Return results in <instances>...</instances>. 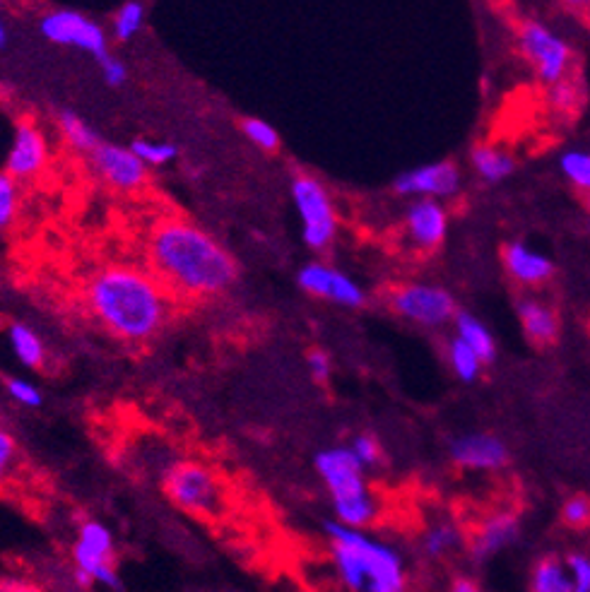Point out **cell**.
<instances>
[{
    "label": "cell",
    "mask_w": 590,
    "mask_h": 592,
    "mask_svg": "<svg viewBox=\"0 0 590 592\" xmlns=\"http://www.w3.org/2000/svg\"><path fill=\"white\" fill-rule=\"evenodd\" d=\"M388 301L400 318L424 325V328H439V325H446L456 318V299L451 292H446L444 287H436V284H400L388 296Z\"/></svg>",
    "instance_id": "10"
},
{
    "label": "cell",
    "mask_w": 590,
    "mask_h": 592,
    "mask_svg": "<svg viewBox=\"0 0 590 592\" xmlns=\"http://www.w3.org/2000/svg\"><path fill=\"white\" fill-rule=\"evenodd\" d=\"M306 366H309L311 378L318 383H326L330 374H333V359L323 349H311L309 357H306Z\"/></svg>",
    "instance_id": "37"
},
{
    "label": "cell",
    "mask_w": 590,
    "mask_h": 592,
    "mask_svg": "<svg viewBox=\"0 0 590 592\" xmlns=\"http://www.w3.org/2000/svg\"><path fill=\"white\" fill-rule=\"evenodd\" d=\"M518 532H521V525H518V518L513 513L492 515L477 530L475 542H472V556L475 559H489V556L516 542Z\"/></svg>",
    "instance_id": "18"
},
{
    "label": "cell",
    "mask_w": 590,
    "mask_h": 592,
    "mask_svg": "<svg viewBox=\"0 0 590 592\" xmlns=\"http://www.w3.org/2000/svg\"><path fill=\"white\" fill-rule=\"evenodd\" d=\"M8 337L10 352L15 354V359L20 361L27 369H41L46 364V345L44 337H41L32 325L27 323H13L5 330Z\"/></svg>",
    "instance_id": "20"
},
{
    "label": "cell",
    "mask_w": 590,
    "mask_h": 592,
    "mask_svg": "<svg viewBox=\"0 0 590 592\" xmlns=\"http://www.w3.org/2000/svg\"><path fill=\"white\" fill-rule=\"evenodd\" d=\"M17 465H20V446H17L13 431L0 424V489L15 475Z\"/></svg>",
    "instance_id": "31"
},
{
    "label": "cell",
    "mask_w": 590,
    "mask_h": 592,
    "mask_svg": "<svg viewBox=\"0 0 590 592\" xmlns=\"http://www.w3.org/2000/svg\"><path fill=\"white\" fill-rule=\"evenodd\" d=\"M5 44H8V27H5L3 15H0V49H3Z\"/></svg>",
    "instance_id": "41"
},
{
    "label": "cell",
    "mask_w": 590,
    "mask_h": 592,
    "mask_svg": "<svg viewBox=\"0 0 590 592\" xmlns=\"http://www.w3.org/2000/svg\"><path fill=\"white\" fill-rule=\"evenodd\" d=\"M350 451L354 453V458L359 460V465H362L364 470H367V467L379 465V460H381V446L371 434L354 436L352 443H350Z\"/></svg>",
    "instance_id": "35"
},
{
    "label": "cell",
    "mask_w": 590,
    "mask_h": 592,
    "mask_svg": "<svg viewBox=\"0 0 590 592\" xmlns=\"http://www.w3.org/2000/svg\"><path fill=\"white\" fill-rule=\"evenodd\" d=\"M241 130H244L246 140H249L251 145H256L258 150L275 152L277 147H280V133H277L273 123L263 121V118L246 116L244 121H241Z\"/></svg>",
    "instance_id": "28"
},
{
    "label": "cell",
    "mask_w": 590,
    "mask_h": 592,
    "mask_svg": "<svg viewBox=\"0 0 590 592\" xmlns=\"http://www.w3.org/2000/svg\"><path fill=\"white\" fill-rule=\"evenodd\" d=\"M533 590L535 592H571L574 590V585H571V578L566 576L562 564H557L554 559H545L538 568H535Z\"/></svg>",
    "instance_id": "27"
},
{
    "label": "cell",
    "mask_w": 590,
    "mask_h": 592,
    "mask_svg": "<svg viewBox=\"0 0 590 592\" xmlns=\"http://www.w3.org/2000/svg\"><path fill=\"white\" fill-rule=\"evenodd\" d=\"M470 164L487 183H499L509 179L513 169H516V159H513L506 150H501V147L489 145V142H482V145L472 147Z\"/></svg>",
    "instance_id": "21"
},
{
    "label": "cell",
    "mask_w": 590,
    "mask_h": 592,
    "mask_svg": "<svg viewBox=\"0 0 590 592\" xmlns=\"http://www.w3.org/2000/svg\"><path fill=\"white\" fill-rule=\"evenodd\" d=\"M451 458L470 470H499L509 460V448L499 436L465 434L451 443Z\"/></svg>",
    "instance_id": "16"
},
{
    "label": "cell",
    "mask_w": 590,
    "mask_h": 592,
    "mask_svg": "<svg viewBox=\"0 0 590 592\" xmlns=\"http://www.w3.org/2000/svg\"><path fill=\"white\" fill-rule=\"evenodd\" d=\"M99 73H102V80L109 87H121V85H126V80H128L126 63L116 56H106L104 61H99Z\"/></svg>",
    "instance_id": "36"
},
{
    "label": "cell",
    "mask_w": 590,
    "mask_h": 592,
    "mask_svg": "<svg viewBox=\"0 0 590 592\" xmlns=\"http://www.w3.org/2000/svg\"><path fill=\"white\" fill-rule=\"evenodd\" d=\"M314 467L330 494L335 523L354 530H364L374 523L379 503L369 491L364 467L354 458L350 446L326 448L314 458Z\"/></svg>",
    "instance_id": "4"
},
{
    "label": "cell",
    "mask_w": 590,
    "mask_h": 592,
    "mask_svg": "<svg viewBox=\"0 0 590 592\" xmlns=\"http://www.w3.org/2000/svg\"><path fill=\"white\" fill-rule=\"evenodd\" d=\"M405 234L412 246L434 251L448 234V212L439 200H412L405 210Z\"/></svg>",
    "instance_id": "15"
},
{
    "label": "cell",
    "mask_w": 590,
    "mask_h": 592,
    "mask_svg": "<svg viewBox=\"0 0 590 592\" xmlns=\"http://www.w3.org/2000/svg\"><path fill=\"white\" fill-rule=\"evenodd\" d=\"M167 499L184 513L212 518L222 508V484L208 465L198 460H176L164 470Z\"/></svg>",
    "instance_id": "5"
},
{
    "label": "cell",
    "mask_w": 590,
    "mask_h": 592,
    "mask_svg": "<svg viewBox=\"0 0 590 592\" xmlns=\"http://www.w3.org/2000/svg\"><path fill=\"white\" fill-rule=\"evenodd\" d=\"M39 34L46 41L56 46H68V49H78L87 56L104 61L109 53V34L92 20L90 15L80 13L73 8H56L41 15L39 20Z\"/></svg>",
    "instance_id": "9"
},
{
    "label": "cell",
    "mask_w": 590,
    "mask_h": 592,
    "mask_svg": "<svg viewBox=\"0 0 590 592\" xmlns=\"http://www.w3.org/2000/svg\"><path fill=\"white\" fill-rule=\"evenodd\" d=\"M518 318L528 335L530 342L547 347L557 340L559 335V318L550 306L542 304L538 299H523L518 301Z\"/></svg>",
    "instance_id": "19"
},
{
    "label": "cell",
    "mask_w": 590,
    "mask_h": 592,
    "mask_svg": "<svg viewBox=\"0 0 590 592\" xmlns=\"http://www.w3.org/2000/svg\"><path fill=\"white\" fill-rule=\"evenodd\" d=\"M5 390L20 407H27V410H37V407L44 405V393L37 383H32L29 378L13 376L5 381Z\"/></svg>",
    "instance_id": "33"
},
{
    "label": "cell",
    "mask_w": 590,
    "mask_h": 592,
    "mask_svg": "<svg viewBox=\"0 0 590 592\" xmlns=\"http://www.w3.org/2000/svg\"><path fill=\"white\" fill-rule=\"evenodd\" d=\"M518 51L523 53L538 80L545 82L547 87L569 78L571 58H574L571 46L542 22H521V27H518Z\"/></svg>",
    "instance_id": "8"
},
{
    "label": "cell",
    "mask_w": 590,
    "mask_h": 592,
    "mask_svg": "<svg viewBox=\"0 0 590 592\" xmlns=\"http://www.w3.org/2000/svg\"><path fill=\"white\" fill-rule=\"evenodd\" d=\"M504 268L509 272L513 282L525 284V287H533V284L547 282L554 275V263L545 253L533 251L530 246L521 244V241H513L504 248Z\"/></svg>",
    "instance_id": "17"
},
{
    "label": "cell",
    "mask_w": 590,
    "mask_h": 592,
    "mask_svg": "<svg viewBox=\"0 0 590 592\" xmlns=\"http://www.w3.org/2000/svg\"><path fill=\"white\" fill-rule=\"evenodd\" d=\"M395 193L417 200H444L460 191V169L453 162H434L400 174L393 183Z\"/></svg>",
    "instance_id": "14"
},
{
    "label": "cell",
    "mask_w": 590,
    "mask_h": 592,
    "mask_svg": "<svg viewBox=\"0 0 590 592\" xmlns=\"http://www.w3.org/2000/svg\"><path fill=\"white\" fill-rule=\"evenodd\" d=\"M460 535L453 525H434L432 530L424 535V552H427L432 559H439L446 552H451L453 547H458Z\"/></svg>",
    "instance_id": "34"
},
{
    "label": "cell",
    "mask_w": 590,
    "mask_h": 592,
    "mask_svg": "<svg viewBox=\"0 0 590 592\" xmlns=\"http://www.w3.org/2000/svg\"><path fill=\"white\" fill-rule=\"evenodd\" d=\"M564 520L574 528L590 523V499L586 496H574L564 503Z\"/></svg>",
    "instance_id": "38"
},
{
    "label": "cell",
    "mask_w": 590,
    "mask_h": 592,
    "mask_svg": "<svg viewBox=\"0 0 590 592\" xmlns=\"http://www.w3.org/2000/svg\"><path fill=\"white\" fill-rule=\"evenodd\" d=\"M456 337L463 345H468L472 352L480 357L482 364H489L497 357V342L494 335L489 333V328L482 321H477L470 313H456Z\"/></svg>",
    "instance_id": "23"
},
{
    "label": "cell",
    "mask_w": 590,
    "mask_h": 592,
    "mask_svg": "<svg viewBox=\"0 0 590 592\" xmlns=\"http://www.w3.org/2000/svg\"><path fill=\"white\" fill-rule=\"evenodd\" d=\"M94 174L102 183L118 193H138L147 186L150 169L140 162L131 145H116V142H102L90 155Z\"/></svg>",
    "instance_id": "12"
},
{
    "label": "cell",
    "mask_w": 590,
    "mask_h": 592,
    "mask_svg": "<svg viewBox=\"0 0 590 592\" xmlns=\"http://www.w3.org/2000/svg\"><path fill=\"white\" fill-rule=\"evenodd\" d=\"M75 578L82 588L99 585L111 592L121 590L116 571V544L102 520H82L73 542Z\"/></svg>",
    "instance_id": "6"
},
{
    "label": "cell",
    "mask_w": 590,
    "mask_h": 592,
    "mask_svg": "<svg viewBox=\"0 0 590 592\" xmlns=\"http://www.w3.org/2000/svg\"><path fill=\"white\" fill-rule=\"evenodd\" d=\"M326 535L330 540L335 571L347 590L352 592H403L405 568L400 554L386 542L374 540L364 530L345 528L328 520Z\"/></svg>",
    "instance_id": "3"
},
{
    "label": "cell",
    "mask_w": 590,
    "mask_h": 592,
    "mask_svg": "<svg viewBox=\"0 0 590 592\" xmlns=\"http://www.w3.org/2000/svg\"><path fill=\"white\" fill-rule=\"evenodd\" d=\"M56 126L70 150L82 152V155H92V152L104 142L99 138L97 130H94L80 114H75V111H58Z\"/></svg>",
    "instance_id": "22"
},
{
    "label": "cell",
    "mask_w": 590,
    "mask_h": 592,
    "mask_svg": "<svg viewBox=\"0 0 590 592\" xmlns=\"http://www.w3.org/2000/svg\"><path fill=\"white\" fill-rule=\"evenodd\" d=\"M131 150L138 155L140 162L145 164L147 169H159L167 167V164L174 162L179 157V147L174 142L167 140H147V138H138L131 142Z\"/></svg>",
    "instance_id": "26"
},
{
    "label": "cell",
    "mask_w": 590,
    "mask_h": 592,
    "mask_svg": "<svg viewBox=\"0 0 590 592\" xmlns=\"http://www.w3.org/2000/svg\"><path fill=\"white\" fill-rule=\"evenodd\" d=\"M20 212V186L10 174L0 171V232L15 224Z\"/></svg>",
    "instance_id": "30"
},
{
    "label": "cell",
    "mask_w": 590,
    "mask_h": 592,
    "mask_svg": "<svg viewBox=\"0 0 590 592\" xmlns=\"http://www.w3.org/2000/svg\"><path fill=\"white\" fill-rule=\"evenodd\" d=\"M297 284L306 294L330 301V304L345 306V309H359L367 301V294L359 287V282H354L347 272L328 263H318V260L306 263L297 272Z\"/></svg>",
    "instance_id": "13"
},
{
    "label": "cell",
    "mask_w": 590,
    "mask_h": 592,
    "mask_svg": "<svg viewBox=\"0 0 590 592\" xmlns=\"http://www.w3.org/2000/svg\"><path fill=\"white\" fill-rule=\"evenodd\" d=\"M147 270L171 296L215 299L239 280V263L208 229L181 215H159L143 236Z\"/></svg>",
    "instance_id": "1"
},
{
    "label": "cell",
    "mask_w": 590,
    "mask_h": 592,
    "mask_svg": "<svg viewBox=\"0 0 590 592\" xmlns=\"http://www.w3.org/2000/svg\"><path fill=\"white\" fill-rule=\"evenodd\" d=\"M51 164V142L46 130L34 118H20L15 123L13 142L5 155V174L20 181H34L49 169Z\"/></svg>",
    "instance_id": "11"
},
{
    "label": "cell",
    "mask_w": 590,
    "mask_h": 592,
    "mask_svg": "<svg viewBox=\"0 0 590 592\" xmlns=\"http://www.w3.org/2000/svg\"><path fill=\"white\" fill-rule=\"evenodd\" d=\"M82 296L94 321L128 345L155 340L174 316V296L140 265H99L87 275Z\"/></svg>",
    "instance_id": "2"
},
{
    "label": "cell",
    "mask_w": 590,
    "mask_h": 592,
    "mask_svg": "<svg viewBox=\"0 0 590 592\" xmlns=\"http://www.w3.org/2000/svg\"><path fill=\"white\" fill-rule=\"evenodd\" d=\"M446 357H448V364H451V371L456 374L458 381L475 383L477 378H480V371H482L480 357H477V354L472 352L468 345H463L458 337H453V340L448 342Z\"/></svg>",
    "instance_id": "25"
},
{
    "label": "cell",
    "mask_w": 590,
    "mask_h": 592,
    "mask_svg": "<svg viewBox=\"0 0 590 592\" xmlns=\"http://www.w3.org/2000/svg\"><path fill=\"white\" fill-rule=\"evenodd\" d=\"M559 169L566 176V181L574 183L576 188L590 191V152L569 150L559 157Z\"/></svg>",
    "instance_id": "29"
},
{
    "label": "cell",
    "mask_w": 590,
    "mask_h": 592,
    "mask_svg": "<svg viewBox=\"0 0 590 592\" xmlns=\"http://www.w3.org/2000/svg\"><path fill=\"white\" fill-rule=\"evenodd\" d=\"M294 210L302 224V239L311 251H326L338 236V210L328 188L316 176L297 174L289 186Z\"/></svg>",
    "instance_id": "7"
},
{
    "label": "cell",
    "mask_w": 590,
    "mask_h": 592,
    "mask_svg": "<svg viewBox=\"0 0 590 592\" xmlns=\"http://www.w3.org/2000/svg\"><path fill=\"white\" fill-rule=\"evenodd\" d=\"M451 592H480V590H477L475 583H470V580L460 578V580H456V583H453Z\"/></svg>",
    "instance_id": "40"
},
{
    "label": "cell",
    "mask_w": 590,
    "mask_h": 592,
    "mask_svg": "<svg viewBox=\"0 0 590 592\" xmlns=\"http://www.w3.org/2000/svg\"><path fill=\"white\" fill-rule=\"evenodd\" d=\"M147 20V8L140 0H126L121 8L116 10L114 20H111V37L121 44L131 41L143 32Z\"/></svg>",
    "instance_id": "24"
},
{
    "label": "cell",
    "mask_w": 590,
    "mask_h": 592,
    "mask_svg": "<svg viewBox=\"0 0 590 592\" xmlns=\"http://www.w3.org/2000/svg\"><path fill=\"white\" fill-rule=\"evenodd\" d=\"M581 102H583V87L578 85L576 80L566 78L550 87V104L554 111L571 114V111L581 106Z\"/></svg>",
    "instance_id": "32"
},
{
    "label": "cell",
    "mask_w": 590,
    "mask_h": 592,
    "mask_svg": "<svg viewBox=\"0 0 590 592\" xmlns=\"http://www.w3.org/2000/svg\"><path fill=\"white\" fill-rule=\"evenodd\" d=\"M569 571H571V592H590V559L581 554H574L569 559Z\"/></svg>",
    "instance_id": "39"
}]
</instances>
